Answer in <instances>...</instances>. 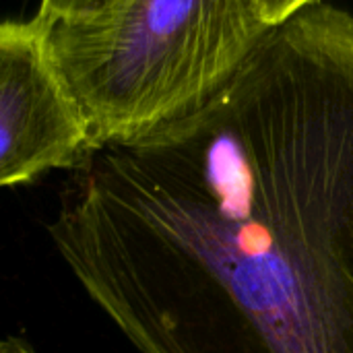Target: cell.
Returning <instances> with one entry per match:
<instances>
[{
  "mask_svg": "<svg viewBox=\"0 0 353 353\" xmlns=\"http://www.w3.org/2000/svg\"><path fill=\"white\" fill-rule=\"evenodd\" d=\"M50 238L139 353H353V14L269 29L199 108L95 149Z\"/></svg>",
  "mask_w": 353,
  "mask_h": 353,
  "instance_id": "1",
  "label": "cell"
},
{
  "mask_svg": "<svg viewBox=\"0 0 353 353\" xmlns=\"http://www.w3.org/2000/svg\"><path fill=\"white\" fill-rule=\"evenodd\" d=\"M35 21L95 149L205 103L269 31L244 0H130L89 21Z\"/></svg>",
  "mask_w": 353,
  "mask_h": 353,
  "instance_id": "2",
  "label": "cell"
},
{
  "mask_svg": "<svg viewBox=\"0 0 353 353\" xmlns=\"http://www.w3.org/2000/svg\"><path fill=\"white\" fill-rule=\"evenodd\" d=\"M95 151L79 103L52 66L41 27H0V184H29L52 170H77Z\"/></svg>",
  "mask_w": 353,
  "mask_h": 353,
  "instance_id": "3",
  "label": "cell"
},
{
  "mask_svg": "<svg viewBox=\"0 0 353 353\" xmlns=\"http://www.w3.org/2000/svg\"><path fill=\"white\" fill-rule=\"evenodd\" d=\"M130 0H39L37 19L43 23L56 21H89L108 14Z\"/></svg>",
  "mask_w": 353,
  "mask_h": 353,
  "instance_id": "4",
  "label": "cell"
},
{
  "mask_svg": "<svg viewBox=\"0 0 353 353\" xmlns=\"http://www.w3.org/2000/svg\"><path fill=\"white\" fill-rule=\"evenodd\" d=\"M316 2H321V0H244L250 14L267 29L288 23L300 10H304Z\"/></svg>",
  "mask_w": 353,
  "mask_h": 353,
  "instance_id": "5",
  "label": "cell"
},
{
  "mask_svg": "<svg viewBox=\"0 0 353 353\" xmlns=\"http://www.w3.org/2000/svg\"><path fill=\"white\" fill-rule=\"evenodd\" d=\"M0 353H37L25 339L21 337H6L0 345Z\"/></svg>",
  "mask_w": 353,
  "mask_h": 353,
  "instance_id": "6",
  "label": "cell"
}]
</instances>
